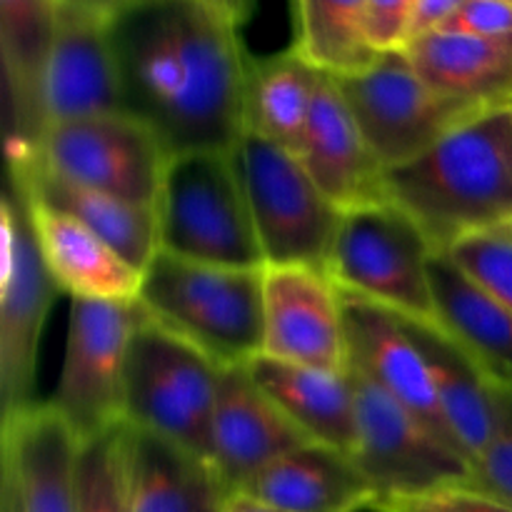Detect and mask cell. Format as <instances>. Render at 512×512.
<instances>
[{"instance_id":"obj_1","label":"cell","mask_w":512,"mask_h":512,"mask_svg":"<svg viewBox=\"0 0 512 512\" xmlns=\"http://www.w3.org/2000/svg\"><path fill=\"white\" fill-rule=\"evenodd\" d=\"M110 23L123 108L170 155L233 150L250 55L203 0H130Z\"/></svg>"},{"instance_id":"obj_2","label":"cell","mask_w":512,"mask_h":512,"mask_svg":"<svg viewBox=\"0 0 512 512\" xmlns=\"http://www.w3.org/2000/svg\"><path fill=\"white\" fill-rule=\"evenodd\" d=\"M385 193L418 220L438 253L512 223V108L480 110L420 158L385 170Z\"/></svg>"},{"instance_id":"obj_3","label":"cell","mask_w":512,"mask_h":512,"mask_svg":"<svg viewBox=\"0 0 512 512\" xmlns=\"http://www.w3.org/2000/svg\"><path fill=\"white\" fill-rule=\"evenodd\" d=\"M265 268L200 263L158 250L143 270L145 313L213 358L220 368L263 355Z\"/></svg>"},{"instance_id":"obj_4","label":"cell","mask_w":512,"mask_h":512,"mask_svg":"<svg viewBox=\"0 0 512 512\" xmlns=\"http://www.w3.org/2000/svg\"><path fill=\"white\" fill-rule=\"evenodd\" d=\"M155 220L165 253L230 268H265L233 150L170 155Z\"/></svg>"},{"instance_id":"obj_5","label":"cell","mask_w":512,"mask_h":512,"mask_svg":"<svg viewBox=\"0 0 512 512\" xmlns=\"http://www.w3.org/2000/svg\"><path fill=\"white\" fill-rule=\"evenodd\" d=\"M265 265H308L328 273L343 210L318 188L293 150L240 135L233 148Z\"/></svg>"},{"instance_id":"obj_6","label":"cell","mask_w":512,"mask_h":512,"mask_svg":"<svg viewBox=\"0 0 512 512\" xmlns=\"http://www.w3.org/2000/svg\"><path fill=\"white\" fill-rule=\"evenodd\" d=\"M220 370L203 350L145 313L125 368V425L208 458Z\"/></svg>"},{"instance_id":"obj_7","label":"cell","mask_w":512,"mask_h":512,"mask_svg":"<svg viewBox=\"0 0 512 512\" xmlns=\"http://www.w3.org/2000/svg\"><path fill=\"white\" fill-rule=\"evenodd\" d=\"M438 253L418 220L393 200L343 210L328 273L340 290L398 313L435 318L430 260Z\"/></svg>"},{"instance_id":"obj_8","label":"cell","mask_w":512,"mask_h":512,"mask_svg":"<svg viewBox=\"0 0 512 512\" xmlns=\"http://www.w3.org/2000/svg\"><path fill=\"white\" fill-rule=\"evenodd\" d=\"M335 83L383 170L420 158L455 125L480 113L430 88L405 48L380 53L368 68L338 75Z\"/></svg>"},{"instance_id":"obj_9","label":"cell","mask_w":512,"mask_h":512,"mask_svg":"<svg viewBox=\"0 0 512 512\" xmlns=\"http://www.w3.org/2000/svg\"><path fill=\"white\" fill-rule=\"evenodd\" d=\"M143 318L140 300H70L63 368L48 403L80 443L125 423V368Z\"/></svg>"},{"instance_id":"obj_10","label":"cell","mask_w":512,"mask_h":512,"mask_svg":"<svg viewBox=\"0 0 512 512\" xmlns=\"http://www.w3.org/2000/svg\"><path fill=\"white\" fill-rule=\"evenodd\" d=\"M30 160L68 183L155 208L170 150L143 120L115 113L50 125Z\"/></svg>"},{"instance_id":"obj_11","label":"cell","mask_w":512,"mask_h":512,"mask_svg":"<svg viewBox=\"0 0 512 512\" xmlns=\"http://www.w3.org/2000/svg\"><path fill=\"white\" fill-rule=\"evenodd\" d=\"M358 403V440L350 458L378 490L380 500L470 485L473 465L393 395L350 365Z\"/></svg>"},{"instance_id":"obj_12","label":"cell","mask_w":512,"mask_h":512,"mask_svg":"<svg viewBox=\"0 0 512 512\" xmlns=\"http://www.w3.org/2000/svg\"><path fill=\"white\" fill-rule=\"evenodd\" d=\"M3 293H0V398L3 420L30 408L38 368L40 333L55 285L30 220L23 190L10 180L3 198Z\"/></svg>"},{"instance_id":"obj_13","label":"cell","mask_w":512,"mask_h":512,"mask_svg":"<svg viewBox=\"0 0 512 512\" xmlns=\"http://www.w3.org/2000/svg\"><path fill=\"white\" fill-rule=\"evenodd\" d=\"M263 355L295 365L345 370L343 293L330 273L308 265H265Z\"/></svg>"},{"instance_id":"obj_14","label":"cell","mask_w":512,"mask_h":512,"mask_svg":"<svg viewBox=\"0 0 512 512\" xmlns=\"http://www.w3.org/2000/svg\"><path fill=\"white\" fill-rule=\"evenodd\" d=\"M125 113L108 18L60 0L43 78L45 128Z\"/></svg>"},{"instance_id":"obj_15","label":"cell","mask_w":512,"mask_h":512,"mask_svg":"<svg viewBox=\"0 0 512 512\" xmlns=\"http://www.w3.org/2000/svg\"><path fill=\"white\" fill-rule=\"evenodd\" d=\"M305 443L310 440L260 388L248 365L220 370L208 460L228 493L243 490L273 460Z\"/></svg>"},{"instance_id":"obj_16","label":"cell","mask_w":512,"mask_h":512,"mask_svg":"<svg viewBox=\"0 0 512 512\" xmlns=\"http://www.w3.org/2000/svg\"><path fill=\"white\" fill-rule=\"evenodd\" d=\"M340 293H343L350 365L363 370L375 385L393 395L415 418L423 420L435 435L460 450L440 410L428 363L398 315L363 295L348 293V290H340Z\"/></svg>"},{"instance_id":"obj_17","label":"cell","mask_w":512,"mask_h":512,"mask_svg":"<svg viewBox=\"0 0 512 512\" xmlns=\"http://www.w3.org/2000/svg\"><path fill=\"white\" fill-rule=\"evenodd\" d=\"M295 155L340 210L390 200L383 165L370 153L333 75L323 73L320 78L308 128Z\"/></svg>"},{"instance_id":"obj_18","label":"cell","mask_w":512,"mask_h":512,"mask_svg":"<svg viewBox=\"0 0 512 512\" xmlns=\"http://www.w3.org/2000/svg\"><path fill=\"white\" fill-rule=\"evenodd\" d=\"M60 0H0V50L8 93V163L38 150L45 133L43 78Z\"/></svg>"},{"instance_id":"obj_19","label":"cell","mask_w":512,"mask_h":512,"mask_svg":"<svg viewBox=\"0 0 512 512\" xmlns=\"http://www.w3.org/2000/svg\"><path fill=\"white\" fill-rule=\"evenodd\" d=\"M393 313L398 315L410 338L418 343L433 378L440 410L460 450L473 465V460L493 438L498 423V385L438 320L418 318L398 310Z\"/></svg>"},{"instance_id":"obj_20","label":"cell","mask_w":512,"mask_h":512,"mask_svg":"<svg viewBox=\"0 0 512 512\" xmlns=\"http://www.w3.org/2000/svg\"><path fill=\"white\" fill-rule=\"evenodd\" d=\"M78 448L80 440L50 403L3 420V463L13 470L23 512H78Z\"/></svg>"},{"instance_id":"obj_21","label":"cell","mask_w":512,"mask_h":512,"mask_svg":"<svg viewBox=\"0 0 512 512\" xmlns=\"http://www.w3.org/2000/svg\"><path fill=\"white\" fill-rule=\"evenodd\" d=\"M243 493L285 512H363L380 500L343 450L305 443L260 470Z\"/></svg>"},{"instance_id":"obj_22","label":"cell","mask_w":512,"mask_h":512,"mask_svg":"<svg viewBox=\"0 0 512 512\" xmlns=\"http://www.w3.org/2000/svg\"><path fill=\"white\" fill-rule=\"evenodd\" d=\"M130 512H223V480L205 455L125 425Z\"/></svg>"},{"instance_id":"obj_23","label":"cell","mask_w":512,"mask_h":512,"mask_svg":"<svg viewBox=\"0 0 512 512\" xmlns=\"http://www.w3.org/2000/svg\"><path fill=\"white\" fill-rule=\"evenodd\" d=\"M23 195L28 200L40 253L60 293L70 295V300H138L143 283V273L138 268L125 263L83 223L38 203L25 190Z\"/></svg>"},{"instance_id":"obj_24","label":"cell","mask_w":512,"mask_h":512,"mask_svg":"<svg viewBox=\"0 0 512 512\" xmlns=\"http://www.w3.org/2000/svg\"><path fill=\"white\" fill-rule=\"evenodd\" d=\"M248 368L310 443L353 455L358 440V403L350 365L345 370H323L258 355Z\"/></svg>"},{"instance_id":"obj_25","label":"cell","mask_w":512,"mask_h":512,"mask_svg":"<svg viewBox=\"0 0 512 512\" xmlns=\"http://www.w3.org/2000/svg\"><path fill=\"white\" fill-rule=\"evenodd\" d=\"M8 165L10 180H15L30 198L83 223L140 273L160 250L155 208L68 183L30 158Z\"/></svg>"},{"instance_id":"obj_26","label":"cell","mask_w":512,"mask_h":512,"mask_svg":"<svg viewBox=\"0 0 512 512\" xmlns=\"http://www.w3.org/2000/svg\"><path fill=\"white\" fill-rule=\"evenodd\" d=\"M405 50L420 78L445 98L475 110L512 108V38L433 30Z\"/></svg>"},{"instance_id":"obj_27","label":"cell","mask_w":512,"mask_h":512,"mask_svg":"<svg viewBox=\"0 0 512 512\" xmlns=\"http://www.w3.org/2000/svg\"><path fill=\"white\" fill-rule=\"evenodd\" d=\"M435 320L473 355L498 388H512V310L468 278L448 253L430 260Z\"/></svg>"},{"instance_id":"obj_28","label":"cell","mask_w":512,"mask_h":512,"mask_svg":"<svg viewBox=\"0 0 512 512\" xmlns=\"http://www.w3.org/2000/svg\"><path fill=\"white\" fill-rule=\"evenodd\" d=\"M323 73L298 50L250 55L243 85V133L298 153Z\"/></svg>"},{"instance_id":"obj_29","label":"cell","mask_w":512,"mask_h":512,"mask_svg":"<svg viewBox=\"0 0 512 512\" xmlns=\"http://www.w3.org/2000/svg\"><path fill=\"white\" fill-rule=\"evenodd\" d=\"M368 0H293L295 43L310 65L328 75H350L368 68L375 53L365 30Z\"/></svg>"},{"instance_id":"obj_30","label":"cell","mask_w":512,"mask_h":512,"mask_svg":"<svg viewBox=\"0 0 512 512\" xmlns=\"http://www.w3.org/2000/svg\"><path fill=\"white\" fill-rule=\"evenodd\" d=\"M78 512H130L125 475V423L80 443L75 463Z\"/></svg>"},{"instance_id":"obj_31","label":"cell","mask_w":512,"mask_h":512,"mask_svg":"<svg viewBox=\"0 0 512 512\" xmlns=\"http://www.w3.org/2000/svg\"><path fill=\"white\" fill-rule=\"evenodd\" d=\"M445 253L473 283L512 310V223L468 235Z\"/></svg>"},{"instance_id":"obj_32","label":"cell","mask_w":512,"mask_h":512,"mask_svg":"<svg viewBox=\"0 0 512 512\" xmlns=\"http://www.w3.org/2000/svg\"><path fill=\"white\" fill-rule=\"evenodd\" d=\"M470 485L512 508V388H498V423L490 443L473 460Z\"/></svg>"},{"instance_id":"obj_33","label":"cell","mask_w":512,"mask_h":512,"mask_svg":"<svg viewBox=\"0 0 512 512\" xmlns=\"http://www.w3.org/2000/svg\"><path fill=\"white\" fill-rule=\"evenodd\" d=\"M375 512H512L493 495L475 490L473 485H448L418 495H400L375 503Z\"/></svg>"},{"instance_id":"obj_34","label":"cell","mask_w":512,"mask_h":512,"mask_svg":"<svg viewBox=\"0 0 512 512\" xmlns=\"http://www.w3.org/2000/svg\"><path fill=\"white\" fill-rule=\"evenodd\" d=\"M415 0H368L365 30L375 53L403 50L410 43Z\"/></svg>"},{"instance_id":"obj_35","label":"cell","mask_w":512,"mask_h":512,"mask_svg":"<svg viewBox=\"0 0 512 512\" xmlns=\"http://www.w3.org/2000/svg\"><path fill=\"white\" fill-rule=\"evenodd\" d=\"M438 30L478 38H512V5L503 0H465Z\"/></svg>"},{"instance_id":"obj_36","label":"cell","mask_w":512,"mask_h":512,"mask_svg":"<svg viewBox=\"0 0 512 512\" xmlns=\"http://www.w3.org/2000/svg\"><path fill=\"white\" fill-rule=\"evenodd\" d=\"M463 3L465 0H415L410 40L443 28L445 20H448Z\"/></svg>"},{"instance_id":"obj_37","label":"cell","mask_w":512,"mask_h":512,"mask_svg":"<svg viewBox=\"0 0 512 512\" xmlns=\"http://www.w3.org/2000/svg\"><path fill=\"white\" fill-rule=\"evenodd\" d=\"M203 3L208 5L223 23H228L230 28L240 33V28H243L250 20V15H253L258 0H203Z\"/></svg>"},{"instance_id":"obj_38","label":"cell","mask_w":512,"mask_h":512,"mask_svg":"<svg viewBox=\"0 0 512 512\" xmlns=\"http://www.w3.org/2000/svg\"><path fill=\"white\" fill-rule=\"evenodd\" d=\"M0 512H23L18 483L8 465L3 463V480H0Z\"/></svg>"},{"instance_id":"obj_39","label":"cell","mask_w":512,"mask_h":512,"mask_svg":"<svg viewBox=\"0 0 512 512\" xmlns=\"http://www.w3.org/2000/svg\"><path fill=\"white\" fill-rule=\"evenodd\" d=\"M223 512H285V510L273 508V505L263 503V500L253 498V495L243 493V490H235V493H228V498H225Z\"/></svg>"},{"instance_id":"obj_40","label":"cell","mask_w":512,"mask_h":512,"mask_svg":"<svg viewBox=\"0 0 512 512\" xmlns=\"http://www.w3.org/2000/svg\"><path fill=\"white\" fill-rule=\"evenodd\" d=\"M68 3L80 5V8L103 15V18H113V15L118 13L120 8H125L130 0H68Z\"/></svg>"},{"instance_id":"obj_41","label":"cell","mask_w":512,"mask_h":512,"mask_svg":"<svg viewBox=\"0 0 512 512\" xmlns=\"http://www.w3.org/2000/svg\"><path fill=\"white\" fill-rule=\"evenodd\" d=\"M503 3H510L512 5V0H503Z\"/></svg>"}]
</instances>
